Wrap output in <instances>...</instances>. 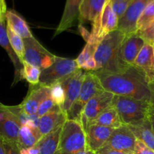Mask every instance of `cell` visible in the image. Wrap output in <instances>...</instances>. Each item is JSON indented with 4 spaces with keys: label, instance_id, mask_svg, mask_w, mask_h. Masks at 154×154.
Listing matches in <instances>:
<instances>
[{
    "label": "cell",
    "instance_id": "18",
    "mask_svg": "<svg viewBox=\"0 0 154 154\" xmlns=\"http://www.w3.org/2000/svg\"><path fill=\"white\" fill-rule=\"evenodd\" d=\"M38 121L32 120L21 125L17 141L20 150L33 147L41 139L42 136L38 129Z\"/></svg>",
    "mask_w": 154,
    "mask_h": 154
},
{
    "label": "cell",
    "instance_id": "7",
    "mask_svg": "<svg viewBox=\"0 0 154 154\" xmlns=\"http://www.w3.org/2000/svg\"><path fill=\"white\" fill-rule=\"evenodd\" d=\"M117 23L118 18L113 11L111 0H107L100 14L92 23L90 39L87 43L98 45L105 35L117 29Z\"/></svg>",
    "mask_w": 154,
    "mask_h": 154
},
{
    "label": "cell",
    "instance_id": "37",
    "mask_svg": "<svg viewBox=\"0 0 154 154\" xmlns=\"http://www.w3.org/2000/svg\"><path fill=\"white\" fill-rule=\"evenodd\" d=\"M149 89H150V101H149L150 112L154 113V78L151 82L149 83Z\"/></svg>",
    "mask_w": 154,
    "mask_h": 154
},
{
    "label": "cell",
    "instance_id": "9",
    "mask_svg": "<svg viewBox=\"0 0 154 154\" xmlns=\"http://www.w3.org/2000/svg\"><path fill=\"white\" fill-rule=\"evenodd\" d=\"M114 95L103 91L93 96L87 103L81 117V124L84 131L93 123L98 116L111 105Z\"/></svg>",
    "mask_w": 154,
    "mask_h": 154
},
{
    "label": "cell",
    "instance_id": "33",
    "mask_svg": "<svg viewBox=\"0 0 154 154\" xmlns=\"http://www.w3.org/2000/svg\"><path fill=\"white\" fill-rule=\"evenodd\" d=\"M55 105V102H54L52 98L51 97V93H50V94L48 95V96H47L42 101L40 105H38L36 115L38 117H42V116L45 115V114H48L49 111H51Z\"/></svg>",
    "mask_w": 154,
    "mask_h": 154
},
{
    "label": "cell",
    "instance_id": "25",
    "mask_svg": "<svg viewBox=\"0 0 154 154\" xmlns=\"http://www.w3.org/2000/svg\"><path fill=\"white\" fill-rule=\"evenodd\" d=\"M62 127L54 132L44 135L35 144L38 150V154H56L58 149L60 132Z\"/></svg>",
    "mask_w": 154,
    "mask_h": 154
},
{
    "label": "cell",
    "instance_id": "8",
    "mask_svg": "<svg viewBox=\"0 0 154 154\" xmlns=\"http://www.w3.org/2000/svg\"><path fill=\"white\" fill-rule=\"evenodd\" d=\"M24 60L29 64L37 67L41 71L47 69L54 63L56 56L51 54L34 38L23 39Z\"/></svg>",
    "mask_w": 154,
    "mask_h": 154
},
{
    "label": "cell",
    "instance_id": "31",
    "mask_svg": "<svg viewBox=\"0 0 154 154\" xmlns=\"http://www.w3.org/2000/svg\"><path fill=\"white\" fill-rule=\"evenodd\" d=\"M50 88H51V97L52 98L56 105H59L61 108L65 102V92L63 86L60 83H57L51 86Z\"/></svg>",
    "mask_w": 154,
    "mask_h": 154
},
{
    "label": "cell",
    "instance_id": "21",
    "mask_svg": "<svg viewBox=\"0 0 154 154\" xmlns=\"http://www.w3.org/2000/svg\"><path fill=\"white\" fill-rule=\"evenodd\" d=\"M0 45L5 50L8 55L10 57L11 61L13 63L14 67V80L13 84H17L23 79V65L9 42L7 35V29H6L5 18H4L0 22Z\"/></svg>",
    "mask_w": 154,
    "mask_h": 154
},
{
    "label": "cell",
    "instance_id": "12",
    "mask_svg": "<svg viewBox=\"0 0 154 154\" xmlns=\"http://www.w3.org/2000/svg\"><path fill=\"white\" fill-rule=\"evenodd\" d=\"M85 72L86 71L80 69L70 78L60 82L65 92V102L60 108L66 115L79 95L85 76Z\"/></svg>",
    "mask_w": 154,
    "mask_h": 154
},
{
    "label": "cell",
    "instance_id": "39",
    "mask_svg": "<svg viewBox=\"0 0 154 154\" xmlns=\"http://www.w3.org/2000/svg\"><path fill=\"white\" fill-rule=\"evenodd\" d=\"M78 29H79V32H81V35L84 38V40L87 42H89L90 39V32L85 28V27L83 26L82 24H79L78 25Z\"/></svg>",
    "mask_w": 154,
    "mask_h": 154
},
{
    "label": "cell",
    "instance_id": "4",
    "mask_svg": "<svg viewBox=\"0 0 154 154\" xmlns=\"http://www.w3.org/2000/svg\"><path fill=\"white\" fill-rule=\"evenodd\" d=\"M87 148L86 132L81 123L66 120L62 126L56 154H78Z\"/></svg>",
    "mask_w": 154,
    "mask_h": 154
},
{
    "label": "cell",
    "instance_id": "24",
    "mask_svg": "<svg viewBox=\"0 0 154 154\" xmlns=\"http://www.w3.org/2000/svg\"><path fill=\"white\" fill-rule=\"evenodd\" d=\"M127 126L134 134L136 139L141 141L154 150V134L148 117L138 124Z\"/></svg>",
    "mask_w": 154,
    "mask_h": 154
},
{
    "label": "cell",
    "instance_id": "19",
    "mask_svg": "<svg viewBox=\"0 0 154 154\" xmlns=\"http://www.w3.org/2000/svg\"><path fill=\"white\" fill-rule=\"evenodd\" d=\"M132 66L144 74L148 83L154 78V54L153 47L145 43L134 61Z\"/></svg>",
    "mask_w": 154,
    "mask_h": 154
},
{
    "label": "cell",
    "instance_id": "16",
    "mask_svg": "<svg viewBox=\"0 0 154 154\" xmlns=\"http://www.w3.org/2000/svg\"><path fill=\"white\" fill-rule=\"evenodd\" d=\"M51 93V88L44 87L39 84L36 86H30L29 90L26 97L20 105L21 110L26 115H36L38 108L42 101Z\"/></svg>",
    "mask_w": 154,
    "mask_h": 154
},
{
    "label": "cell",
    "instance_id": "40",
    "mask_svg": "<svg viewBox=\"0 0 154 154\" xmlns=\"http://www.w3.org/2000/svg\"><path fill=\"white\" fill-rule=\"evenodd\" d=\"M20 154H38V150L36 145L33 147H29V148L21 149L20 150Z\"/></svg>",
    "mask_w": 154,
    "mask_h": 154
},
{
    "label": "cell",
    "instance_id": "32",
    "mask_svg": "<svg viewBox=\"0 0 154 154\" xmlns=\"http://www.w3.org/2000/svg\"><path fill=\"white\" fill-rule=\"evenodd\" d=\"M132 0H111V7L118 20L125 14Z\"/></svg>",
    "mask_w": 154,
    "mask_h": 154
},
{
    "label": "cell",
    "instance_id": "26",
    "mask_svg": "<svg viewBox=\"0 0 154 154\" xmlns=\"http://www.w3.org/2000/svg\"><path fill=\"white\" fill-rule=\"evenodd\" d=\"M123 124L116 109L111 105L98 116L91 125H99L115 129Z\"/></svg>",
    "mask_w": 154,
    "mask_h": 154
},
{
    "label": "cell",
    "instance_id": "41",
    "mask_svg": "<svg viewBox=\"0 0 154 154\" xmlns=\"http://www.w3.org/2000/svg\"><path fill=\"white\" fill-rule=\"evenodd\" d=\"M6 11H7V8H6L5 1L0 0V14H5Z\"/></svg>",
    "mask_w": 154,
    "mask_h": 154
},
{
    "label": "cell",
    "instance_id": "3",
    "mask_svg": "<svg viewBox=\"0 0 154 154\" xmlns=\"http://www.w3.org/2000/svg\"><path fill=\"white\" fill-rule=\"evenodd\" d=\"M111 105L116 109L122 123L126 126L141 123L147 118L150 111L149 102L126 96L114 95Z\"/></svg>",
    "mask_w": 154,
    "mask_h": 154
},
{
    "label": "cell",
    "instance_id": "46",
    "mask_svg": "<svg viewBox=\"0 0 154 154\" xmlns=\"http://www.w3.org/2000/svg\"><path fill=\"white\" fill-rule=\"evenodd\" d=\"M153 54H154V45H153Z\"/></svg>",
    "mask_w": 154,
    "mask_h": 154
},
{
    "label": "cell",
    "instance_id": "5",
    "mask_svg": "<svg viewBox=\"0 0 154 154\" xmlns=\"http://www.w3.org/2000/svg\"><path fill=\"white\" fill-rule=\"evenodd\" d=\"M105 90L94 72H85V76L79 95L66 114L67 120H75L80 123L81 114L87 102L93 96Z\"/></svg>",
    "mask_w": 154,
    "mask_h": 154
},
{
    "label": "cell",
    "instance_id": "45",
    "mask_svg": "<svg viewBox=\"0 0 154 154\" xmlns=\"http://www.w3.org/2000/svg\"><path fill=\"white\" fill-rule=\"evenodd\" d=\"M5 14H0V22L5 18Z\"/></svg>",
    "mask_w": 154,
    "mask_h": 154
},
{
    "label": "cell",
    "instance_id": "14",
    "mask_svg": "<svg viewBox=\"0 0 154 154\" xmlns=\"http://www.w3.org/2000/svg\"><path fill=\"white\" fill-rule=\"evenodd\" d=\"M145 42L136 33L125 36L119 50V59L124 66H132Z\"/></svg>",
    "mask_w": 154,
    "mask_h": 154
},
{
    "label": "cell",
    "instance_id": "2",
    "mask_svg": "<svg viewBox=\"0 0 154 154\" xmlns=\"http://www.w3.org/2000/svg\"><path fill=\"white\" fill-rule=\"evenodd\" d=\"M125 36L124 33L116 29L99 42L94 54L96 63L94 72H119L127 67L119 59V50Z\"/></svg>",
    "mask_w": 154,
    "mask_h": 154
},
{
    "label": "cell",
    "instance_id": "44",
    "mask_svg": "<svg viewBox=\"0 0 154 154\" xmlns=\"http://www.w3.org/2000/svg\"><path fill=\"white\" fill-rule=\"evenodd\" d=\"M78 154H96V153H94V152H93L92 150H89L88 148H87L86 150H83V151H81L80 153H78Z\"/></svg>",
    "mask_w": 154,
    "mask_h": 154
},
{
    "label": "cell",
    "instance_id": "34",
    "mask_svg": "<svg viewBox=\"0 0 154 154\" xmlns=\"http://www.w3.org/2000/svg\"><path fill=\"white\" fill-rule=\"evenodd\" d=\"M137 35L144 40V42L150 45H154V21L151 23L149 26H147L145 29L141 31L136 32Z\"/></svg>",
    "mask_w": 154,
    "mask_h": 154
},
{
    "label": "cell",
    "instance_id": "27",
    "mask_svg": "<svg viewBox=\"0 0 154 154\" xmlns=\"http://www.w3.org/2000/svg\"><path fill=\"white\" fill-rule=\"evenodd\" d=\"M6 29H7V35L9 42L22 63L24 60V54H25L23 39L17 33H15L11 29L9 28L7 25H6Z\"/></svg>",
    "mask_w": 154,
    "mask_h": 154
},
{
    "label": "cell",
    "instance_id": "6",
    "mask_svg": "<svg viewBox=\"0 0 154 154\" xmlns=\"http://www.w3.org/2000/svg\"><path fill=\"white\" fill-rule=\"evenodd\" d=\"M80 69L75 60L57 57L54 63L47 69L41 71L38 84L51 87L75 75Z\"/></svg>",
    "mask_w": 154,
    "mask_h": 154
},
{
    "label": "cell",
    "instance_id": "35",
    "mask_svg": "<svg viewBox=\"0 0 154 154\" xmlns=\"http://www.w3.org/2000/svg\"><path fill=\"white\" fill-rule=\"evenodd\" d=\"M133 154H154V150L141 141L136 139Z\"/></svg>",
    "mask_w": 154,
    "mask_h": 154
},
{
    "label": "cell",
    "instance_id": "10",
    "mask_svg": "<svg viewBox=\"0 0 154 154\" xmlns=\"http://www.w3.org/2000/svg\"><path fill=\"white\" fill-rule=\"evenodd\" d=\"M152 0H132L124 14L118 20L117 29L126 35L137 32L136 24L146 6Z\"/></svg>",
    "mask_w": 154,
    "mask_h": 154
},
{
    "label": "cell",
    "instance_id": "15",
    "mask_svg": "<svg viewBox=\"0 0 154 154\" xmlns=\"http://www.w3.org/2000/svg\"><path fill=\"white\" fill-rule=\"evenodd\" d=\"M67 120L66 114L59 105H56L48 114L39 117L38 129L41 135L44 136L62 127Z\"/></svg>",
    "mask_w": 154,
    "mask_h": 154
},
{
    "label": "cell",
    "instance_id": "13",
    "mask_svg": "<svg viewBox=\"0 0 154 154\" xmlns=\"http://www.w3.org/2000/svg\"><path fill=\"white\" fill-rule=\"evenodd\" d=\"M21 123L7 105L0 102V135L4 139L17 142Z\"/></svg>",
    "mask_w": 154,
    "mask_h": 154
},
{
    "label": "cell",
    "instance_id": "20",
    "mask_svg": "<svg viewBox=\"0 0 154 154\" xmlns=\"http://www.w3.org/2000/svg\"><path fill=\"white\" fill-rule=\"evenodd\" d=\"M82 2L83 0H66L64 11L54 36L58 35L75 25L79 19V10Z\"/></svg>",
    "mask_w": 154,
    "mask_h": 154
},
{
    "label": "cell",
    "instance_id": "36",
    "mask_svg": "<svg viewBox=\"0 0 154 154\" xmlns=\"http://www.w3.org/2000/svg\"><path fill=\"white\" fill-rule=\"evenodd\" d=\"M5 154H20L17 142L4 139Z\"/></svg>",
    "mask_w": 154,
    "mask_h": 154
},
{
    "label": "cell",
    "instance_id": "23",
    "mask_svg": "<svg viewBox=\"0 0 154 154\" xmlns=\"http://www.w3.org/2000/svg\"><path fill=\"white\" fill-rule=\"evenodd\" d=\"M6 25L23 39L33 37V35L25 20L14 10H7L5 14Z\"/></svg>",
    "mask_w": 154,
    "mask_h": 154
},
{
    "label": "cell",
    "instance_id": "29",
    "mask_svg": "<svg viewBox=\"0 0 154 154\" xmlns=\"http://www.w3.org/2000/svg\"><path fill=\"white\" fill-rule=\"evenodd\" d=\"M154 21V0H152L144 9L136 24L137 32L141 31Z\"/></svg>",
    "mask_w": 154,
    "mask_h": 154
},
{
    "label": "cell",
    "instance_id": "17",
    "mask_svg": "<svg viewBox=\"0 0 154 154\" xmlns=\"http://www.w3.org/2000/svg\"><path fill=\"white\" fill-rule=\"evenodd\" d=\"M113 131L111 128L90 125L85 131L87 148L94 153L97 152L106 144Z\"/></svg>",
    "mask_w": 154,
    "mask_h": 154
},
{
    "label": "cell",
    "instance_id": "42",
    "mask_svg": "<svg viewBox=\"0 0 154 154\" xmlns=\"http://www.w3.org/2000/svg\"><path fill=\"white\" fill-rule=\"evenodd\" d=\"M148 119H149V121H150V125H151L152 130H153V132L154 134V113L150 112V111H149Z\"/></svg>",
    "mask_w": 154,
    "mask_h": 154
},
{
    "label": "cell",
    "instance_id": "43",
    "mask_svg": "<svg viewBox=\"0 0 154 154\" xmlns=\"http://www.w3.org/2000/svg\"><path fill=\"white\" fill-rule=\"evenodd\" d=\"M0 154H5L4 138L0 135Z\"/></svg>",
    "mask_w": 154,
    "mask_h": 154
},
{
    "label": "cell",
    "instance_id": "28",
    "mask_svg": "<svg viewBox=\"0 0 154 154\" xmlns=\"http://www.w3.org/2000/svg\"><path fill=\"white\" fill-rule=\"evenodd\" d=\"M23 72L22 78L23 79L26 80L27 82L30 86H36L39 83L40 78L41 70L37 67L29 64L25 61L22 62Z\"/></svg>",
    "mask_w": 154,
    "mask_h": 154
},
{
    "label": "cell",
    "instance_id": "1",
    "mask_svg": "<svg viewBox=\"0 0 154 154\" xmlns=\"http://www.w3.org/2000/svg\"><path fill=\"white\" fill-rule=\"evenodd\" d=\"M104 90L117 96H126L149 102V83L141 71L129 66L119 72H93Z\"/></svg>",
    "mask_w": 154,
    "mask_h": 154
},
{
    "label": "cell",
    "instance_id": "38",
    "mask_svg": "<svg viewBox=\"0 0 154 154\" xmlns=\"http://www.w3.org/2000/svg\"><path fill=\"white\" fill-rule=\"evenodd\" d=\"M96 154H129L127 153H125V152L118 151V150L106 148V147H102V148H101L100 150H98L97 152H96Z\"/></svg>",
    "mask_w": 154,
    "mask_h": 154
},
{
    "label": "cell",
    "instance_id": "11",
    "mask_svg": "<svg viewBox=\"0 0 154 154\" xmlns=\"http://www.w3.org/2000/svg\"><path fill=\"white\" fill-rule=\"evenodd\" d=\"M135 141L136 138L130 129L126 125L123 124L117 129H114L103 147L133 154Z\"/></svg>",
    "mask_w": 154,
    "mask_h": 154
},
{
    "label": "cell",
    "instance_id": "22",
    "mask_svg": "<svg viewBox=\"0 0 154 154\" xmlns=\"http://www.w3.org/2000/svg\"><path fill=\"white\" fill-rule=\"evenodd\" d=\"M107 0H83L79 10V24L84 22L93 23L100 14Z\"/></svg>",
    "mask_w": 154,
    "mask_h": 154
},
{
    "label": "cell",
    "instance_id": "30",
    "mask_svg": "<svg viewBox=\"0 0 154 154\" xmlns=\"http://www.w3.org/2000/svg\"><path fill=\"white\" fill-rule=\"evenodd\" d=\"M97 45H96V44L87 43V45H85L82 52L78 56V58L75 60L77 65H78V68L80 69H83L84 65L87 62L94 59V54Z\"/></svg>",
    "mask_w": 154,
    "mask_h": 154
}]
</instances>
